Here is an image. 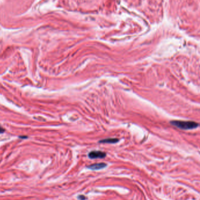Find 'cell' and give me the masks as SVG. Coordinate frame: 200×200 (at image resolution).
Returning a JSON list of instances; mask_svg holds the SVG:
<instances>
[{
	"instance_id": "8992f818",
	"label": "cell",
	"mask_w": 200,
	"mask_h": 200,
	"mask_svg": "<svg viewBox=\"0 0 200 200\" xmlns=\"http://www.w3.org/2000/svg\"><path fill=\"white\" fill-rule=\"evenodd\" d=\"M5 132V129L2 128L1 126H0V134L3 133Z\"/></svg>"
},
{
	"instance_id": "6da1fadb",
	"label": "cell",
	"mask_w": 200,
	"mask_h": 200,
	"mask_svg": "<svg viewBox=\"0 0 200 200\" xmlns=\"http://www.w3.org/2000/svg\"><path fill=\"white\" fill-rule=\"evenodd\" d=\"M170 123L183 130H190L197 128L199 126V123L193 121H183V120H173Z\"/></svg>"
},
{
	"instance_id": "5b68a950",
	"label": "cell",
	"mask_w": 200,
	"mask_h": 200,
	"mask_svg": "<svg viewBox=\"0 0 200 200\" xmlns=\"http://www.w3.org/2000/svg\"><path fill=\"white\" fill-rule=\"evenodd\" d=\"M78 199H79V200H85L86 199V197H84V196H82V195L79 196L78 197Z\"/></svg>"
},
{
	"instance_id": "7a4b0ae2",
	"label": "cell",
	"mask_w": 200,
	"mask_h": 200,
	"mask_svg": "<svg viewBox=\"0 0 200 200\" xmlns=\"http://www.w3.org/2000/svg\"><path fill=\"white\" fill-rule=\"evenodd\" d=\"M106 156V153L101 151H92L88 154V156L90 159H103Z\"/></svg>"
},
{
	"instance_id": "3957f363",
	"label": "cell",
	"mask_w": 200,
	"mask_h": 200,
	"mask_svg": "<svg viewBox=\"0 0 200 200\" xmlns=\"http://www.w3.org/2000/svg\"><path fill=\"white\" fill-rule=\"evenodd\" d=\"M106 164L101 163H98V164H91L89 166H87V168L90 169V170H99L100 169L104 168L106 167Z\"/></svg>"
},
{
	"instance_id": "277c9868",
	"label": "cell",
	"mask_w": 200,
	"mask_h": 200,
	"mask_svg": "<svg viewBox=\"0 0 200 200\" xmlns=\"http://www.w3.org/2000/svg\"><path fill=\"white\" fill-rule=\"evenodd\" d=\"M119 140L116 138H108L100 140L99 142L100 143H116Z\"/></svg>"
}]
</instances>
